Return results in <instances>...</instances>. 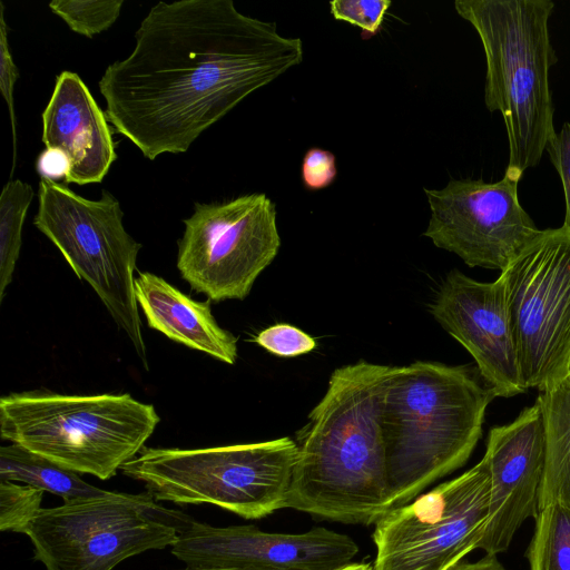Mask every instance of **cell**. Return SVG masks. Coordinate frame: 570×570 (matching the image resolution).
<instances>
[{
  "mask_svg": "<svg viewBox=\"0 0 570 570\" xmlns=\"http://www.w3.org/2000/svg\"><path fill=\"white\" fill-rule=\"evenodd\" d=\"M135 39L98 87L108 121L149 160L186 153L247 96L303 60L299 38L242 13L232 0L160 1Z\"/></svg>",
  "mask_w": 570,
  "mask_h": 570,
  "instance_id": "1",
  "label": "cell"
},
{
  "mask_svg": "<svg viewBox=\"0 0 570 570\" xmlns=\"http://www.w3.org/2000/svg\"><path fill=\"white\" fill-rule=\"evenodd\" d=\"M390 371L365 361L334 370L303 431L286 508L363 525L392 509L382 433Z\"/></svg>",
  "mask_w": 570,
  "mask_h": 570,
  "instance_id": "2",
  "label": "cell"
},
{
  "mask_svg": "<svg viewBox=\"0 0 570 570\" xmlns=\"http://www.w3.org/2000/svg\"><path fill=\"white\" fill-rule=\"evenodd\" d=\"M494 397L466 366H391L382 433L392 509L465 464Z\"/></svg>",
  "mask_w": 570,
  "mask_h": 570,
  "instance_id": "3",
  "label": "cell"
},
{
  "mask_svg": "<svg viewBox=\"0 0 570 570\" xmlns=\"http://www.w3.org/2000/svg\"><path fill=\"white\" fill-rule=\"evenodd\" d=\"M458 14L478 32L487 61L484 102L503 118L505 175L520 180L541 160L554 136L549 71L556 53L549 35L550 0H456Z\"/></svg>",
  "mask_w": 570,
  "mask_h": 570,
  "instance_id": "4",
  "label": "cell"
},
{
  "mask_svg": "<svg viewBox=\"0 0 570 570\" xmlns=\"http://www.w3.org/2000/svg\"><path fill=\"white\" fill-rule=\"evenodd\" d=\"M160 417L130 394L11 393L0 399V433L78 474L112 478L139 454Z\"/></svg>",
  "mask_w": 570,
  "mask_h": 570,
  "instance_id": "5",
  "label": "cell"
},
{
  "mask_svg": "<svg viewBox=\"0 0 570 570\" xmlns=\"http://www.w3.org/2000/svg\"><path fill=\"white\" fill-rule=\"evenodd\" d=\"M297 453L287 436L204 449L145 446L121 472L157 501L210 503L261 519L286 508Z\"/></svg>",
  "mask_w": 570,
  "mask_h": 570,
  "instance_id": "6",
  "label": "cell"
},
{
  "mask_svg": "<svg viewBox=\"0 0 570 570\" xmlns=\"http://www.w3.org/2000/svg\"><path fill=\"white\" fill-rule=\"evenodd\" d=\"M193 521L147 491L105 490L42 508L24 534L47 570H112L130 557L171 548Z\"/></svg>",
  "mask_w": 570,
  "mask_h": 570,
  "instance_id": "7",
  "label": "cell"
},
{
  "mask_svg": "<svg viewBox=\"0 0 570 570\" xmlns=\"http://www.w3.org/2000/svg\"><path fill=\"white\" fill-rule=\"evenodd\" d=\"M122 218L118 199L108 190L92 200L53 179L40 178L33 225L60 250L77 277L92 287L148 368L134 277L141 244L127 233Z\"/></svg>",
  "mask_w": 570,
  "mask_h": 570,
  "instance_id": "8",
  "label": "cell"
},
{
  "mask_svg": "<svg viewBox=\"0 0 570 570\" xmlns=\"http://www.w3.org/2000/svg\"><path fill=\"white\" fill-rule=\"evenodd\" d=\"M527 389L570 376V229L539 233L499 276Z\"/></svg>",
  "mask_w": 570,
  "mask_h": 570,
  "instance_id": "9",
  "label": "cell"
},
{
  "mask_svg": "<svg viewBox=\"0 0 570 570\" xmlns=\"http://www.w3.org/2000/svg\"><path fill=\"white\" fill-rule=\"evenodd\" d=\"M490 468L483 458L459 476L391 509L376 523L373 570H448L482 540Z\"/></svg>",
  "mask_w": 570,
  "mask_h": 570,
  "instance_id": "10",
  "label": "cell"
},
{
  "mask_svg": "<svg viewBox=\"0 0 570 570\" xmlns=\"http://www.w3.org/2000/svg\"><path fill=\"white\" fill-rule=\"evenodd\" d=\"M177 268L209 301L244 299L281 247L276 207L264 193L195 203L184 219Z\"/></svg>",
  "mask_w": 570,
  "mask_h": 570,
  "instance_id": "11",
  "label": "cell"
},
{
  "mask_svg": "<svg viewBox=\"0 0 570 570\" xmlns=\"http://www.w3.org/2000/svg\"><path fill=\"white\" fill-rule=\"evenodd\" d=\"M519 180L451 179L424 193L430 219L423 235L470 267L502 272L539 233L518 195Z\"/></svg>",
  "mask_w": 570,
  "mask_h": 570,
  "instance_id": "12",
  "label": "cell"
},
{
  "mask_svg": "<svg viewBox=\"0 0 570 570\" xmlns=\"http://www.w3.org/2000/svg\"><path fill=\"white\" fill-rule=\"evenodd\" d=\"M358 552L355 541L326 528L265 532L254 525L214 527L194 520L171 547L188 567L340 570Z\"/></svg>",
  "mask_w": 570,
  "mask_h": 570,
  "instance_id": "13",
  "label": "cell"
},
{
  "mask_svg": "<svg viewBox=\"0 0 570 570\" xmlns=\"http://www.w3.org/2000/svg\"><path fill=\"white\" fill-rule=\"evenodd\" d=\"M438 323L473 357L497 397L524 393L503 285L475 281L458 269L443 281L430 306Z\"/></svg>",
  "mask_w": 570,
  "mask_h": 570,
  "instance_id": "14",
  "label": "cell"
},
{
  "mask_svg": "<svg viewBox=\"0 0 570 570\" xmlns=\"http://www.w3.org/2000/svg\"><path fill=\"white\" fill-rule=\"evenodd\" d=\"M544 451V417L537 401L512 422L489 431V512L479 544L485 554L508 550L521 525L537 515Z\"/></svg>",
  "mask_w": 570,
  "mask_h": 570,
  "instance_id": "15",
  "label": "cell"
},
{
  "mask_svg": "<svg viewBox=\"0 0 570 570\" xmlns=\"http://www.w3.org/2000/svg\"><path fill=\"white\" fill-rule=\"evenodd\" d=\"M105 111L82 79L65 70L42 112V142L67 160L65 181L100 183L117 159Z\"/></svg>",
  "mask_w": 570,
  "mask_h": 570,
  "instance_id": "16",
  "label": "cell"
},
{
  "mask_svg": "<svg viewBox=\"0 0 570 570\" xmlns=\"http://www.w3.org/2000/svg\"><path fill=\"white\" fill-rule=\"evenodd\" d=\"M135 295L150 328L218 361L235 363L237 338L218 325L209 299L197 302L149 272L138 273Z\"/></svg>",
  "mask_w": 570,
  "mask_h": 570,
  "instance_id": "17",
  "label": "cell"
},
{
  "mask_svg": "<svg viewBox=\"0 0 570 570\" xmlns=\"http://www.w3.org/2000/svg\"><path fill=\"white\" fill-rule=\"evenodd\" d=\"M546 428L544 468L538 509L558 502L570 512V377L539 392Z\"/></svg>",
  "mask_w": 570,
  "mask_h": 570,
  "instance_id": "18",
  "label": "cell"
},
{
  "mask_svg": "<svg viewBox=\"0 0 570 570\" xmlns=\"http://www.w3.org/2000/svg\"><path fill=\"white\" fill-rule=\"evenodd\" d=\"M0 481L22 482L59 495L63 501L105 492L87 483L78 473L12 443L0 449Z\"/></svg>",
  "mask_w": 570,
  "mask_h": 570,
  "instance_id": "19",
  "label": "cell"
},
{
  "mask_svg": "<svg viewBox=\"0 0 570 570\" xmlns=\"http://www.w3.org/2000/svg\"><path fill=\"white\" fill-rule=\"evenodd\" d=\"M527 558L530 570H570V512L558 502L538 509Z\"/></svg>",
  "mask_w": 570,
  "mask_h": 570,
  "instance_id": "20",
  "label": "cell"
},
{
  "mask_svg": "<svg viewBox=\"0 0 570 570\" xmlns=\"http://www.w3.org/2000/svg\"><path fill=\"white\" fill-rule=\"evenodd\" d=\"M35 191L30 184L11 179L0 195V301L12 279L21 247V234L27 210Z\"/></svg>",
  "mask_w": 570,
  "mask_h": 570,
  "instance_id": "21",
  "label": "cell"
},
{
  "mask_svg": "<svg viewBox=\"0 0 570 570\" xmlns=\"http://www.w3.org/2000/svg\"><path fill=\"white\" fill-rule=\"evenodd\" d=\"M122 4V0H52L49 8L72 31L92 38L116 22Z\"/></svg>",
  "mask_w": 570,
  "mask_h": 570,
  "instance_id": "22",
  "label": "cell"
},
{
  "mask_svg": "<svg viewBox=\"0 0 570 570\" xmlns=\"http://www.w3.org/2000/svg\"><path fill=\"white\" fill-rule=\"evenodd\" d=\"M43 491L0 481V530L23 533L41 508Z\"/></svg>",
  "mask_w": 570,
  "mask_h": 570,
  "instance_id": "23",
  "label": "cell"
},
{
  "mask_svg": "<svg viewBox=\"0 0 570 570\" xmlns=\"http://www.w3.org/2000/svg\"><path fill=\"white\" fill-rule=\"evenodd\" d=\"M390 0H334L330 2L331 14L362 30L363 38L375 36L382 26Z\"/></svg>",
  "mask_w": 570,
  "mask_h": 570,
  "instance_id": "24",
  "label": "cell"
},
{
  "mask_svg": "<svg viewBox=\"0 0 570 570\" xmlns=\"http://www.w3.org/2000/svg\"><path fill=\"white\" fill-rule=\"evenodd\" d=\"M253 342L282 357L303 355L316 347V341L311 335L289 324L272 325L261 331Z\"/></svg>",
  "mask_w": 570,
  "mask_h": 570,
  "instance_id": "25",
  "label": "cell"
},
{
  "mask_svg": "<svg viewBox=\"0 0 570 570\" xmlns=\"http://www.w3.org/2000/svg\"><path fill=\"white\" fill-rule=\"evenodd\" d=\"M0 90L7 102L10 120H11V129H12V140H13V167L16 164V155H17V131H16V115H14V104H13V90L14 85L19 78V70L16 66L8 40V28L4 21V7L2 1H0Z\"/></svg>",
  "mask_w": 570,
  "mask_h": 570,
  "instance_id": "26",
  "label": "cell"
},
{
  "mask_svg": "<svg viewBox=\"0 0 570 570\" xmlns=\"http://www.w3.org/2000/svg\"><path fill=\"white\" fill-rule=\"evenodd\" d=\"M336 158L333 153L318 147L309 148L302 161V180L309 190L328 187L336 178Z\"/></svg>",
  "mask_w": 570,
  "mask_h": 570,
  "instance_id": "27",
  "label": "cell"
},
{
  "mask_svg": "<svg viewBox=\"0 0 570 570\" xmlns=\"http://www.w3.org/2000/svg\"><path fill=\"white\" fill-rule=\"evenodd\" d=\"M546 150L562 183L566 214L563 226L570 229V124L564 122L561 130L549 140Z\"/></svg>",
  "mask_w": 570,
  "mask_h": 570,
  "instance_id": "28",
  "label": "cell"
},
{
  "mask_svg": "<svg viewBox=\"0 0 570 570\" xmlns=\"http://www.w3.org/2000/svg\"><path fill=\"white\" fill-rule=\"evenodd\" d=\"M37 168L41 177L53 179L63 176L65 178L67 160L61 153L46 149L38 158Z\"/></svg>",
  "mask_w": 570,
  "mask_h": 570,
  "instance_id": "29",
  "label": "cell"
},
{
  "mask_svg": "<svg viewBox=\"0 0 570 570\" xmlns=\"http://www.w3.org/2000/svg\"><path fill=\"white\" fill-rule=\"evenodd\" d=\"M448 570H507L497 556L485 554L483 558L475 562L460 561L449 568Z\"/></svg>",
  "mask_w": 570,
  "mask_h": 570,
  "instance_id": "30",
  "label": "cell"
},
{
  "mask_svg": "<svg viewBox=\"0 0 570 570\" xmlns=\"http://www.w3.org/2000/svg\"><path fill=\"white\" fill-rule=\"evenodd\" d=\"M184 570H276V569H257V568H220V567H188Z\"/></svg>",
  "mask_w": 570,
  "mask_h": 570,
  "instance_id": "31",
  "label": "cell"
},
{
  "mask_svg": "<svg viewBox=\"0 0 570 570\" xmlns=\"http://www.w3.org/2000/svg\"><path fill=\"white\" fill-rule=\"evenodd\" d=\"M340 570H373V567L368 563L353 562Z\"/></svg>",
  "mask_w": 570,
  "mask_h": 570,
  "instance_id": "32",
  "label": "cell"
},
{
  "mask_svg": "<svg viewBox=\"0 0 570 570\" xmlns=\"http://www.w3.org/2000/svg\"><path fill=\"white\" fill-rule=\"evenodd\" d=\"M570 377V376H569Z\"/></svg>",
  "mask_w": 570,
  "mask_h": 570,
  "instance_id": "33",
  "label": "cell"
}]
</instances>
